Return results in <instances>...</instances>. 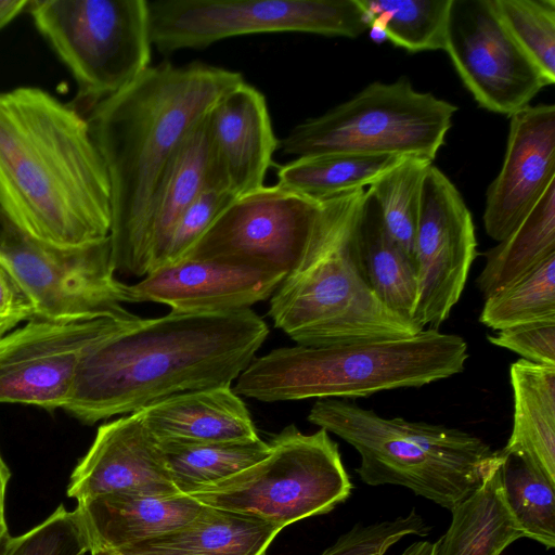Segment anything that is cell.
<instances>
[{
	"instance_id": "cell-1",
	"label": "cell",
	"mask_w": 555,
	"mask_h": 555,
	"mask_svg": "<svg viewBox=\"0 0 555 555\" xmlns=\"http://www.w3.org/2000/svg\"><path fill=\"white\" fill-rule=\"evenodd\" d=\"M243 81L240 73L225 68L166 62L150 66L85 114L109 179L116 272L150 273L149 219L163 172L215 103Z\"/></svg>"
},
{
	"instance_id": "cell-2",
	"label": "cell",
	"mask_w": 555,
	"mask_h": 555,
	"mask_svg": "<svg viewBox=\"0 0 555 555\" xmlns=\"http://www.w3.org/2000/svg\"><path fill=\"white\" fill-rule=\"evenodd\" d=\"M0 221L61 247L109 236V179L87 117L40 88L0 93Z\"/></svg>"
},
{
	"instance_id": "cell-3",
	"label": "cell",
	"mask_w": 555,
	"mask_h": 555,
	"mask_svg": "<svg viewBox=\"0 0 555 555\" xmlns=\"http://www.w3.org/2000/svg\"><path fill=\"white\" fill-rule=\"evenodd\" d=\"M268 333L251 309L139 317L87 352L63 410L92 425L177 395L231 386Z\"/></svg>"
},
{
	"instance_id": "cell-4",
	"label": "cell",
	"mask_w": 555,
	"mask_h": 555,
	"mask_svg": "<svg viewBox=\"0 0 555 555\" xmlns=\"http://www.w3.org/2000/svg\"><path fill=\"white\" fill-rule=\"evenodd\" d=\"M364 193L328 199L319 232L270 297L274 326L298 345L398 339L423 331L384 305L362 273L356 233Z\"/></svg>"
},
{
	"instance_id": "cell-5",
	"label": "cell",
	"mask_w": 555,
	"mask_h": 555,
	"mask_svg": "<svg viewBox=\"0 0 555 555\" xmlns=\"http://www.w3.org/2000/svg\"><path fill=\"white\" fill-rule=\"evenodd\" d=\"M467 359L463 337L434 328L398 339L297 345L254 359L233 390L262 402L362 398L451 377L464 370Z\"/></svg>"
},
{
	"instance_id": "cell-6",
	"label": "cell",
	"mask_w": 555,
	"mask_h": 555,
	"mask_svg": "<svg viewBox=\"0 0 555 555\" xmlns=\"http://www.w3.org/2000/svg\"><path fill=\"white\" fill-rule=\"evenodd\" d=\"M308 421L358 451L356 472L366 485L401 486L449 511L504 459L461 429L384 417L341 399H319Z\"/></svg>"
},
{
	"instance_id": "cell-7",
	"label": "cell",
	"mask_w": 555,
	"mask_h": 555,
	"mask_svg": "<svg viewBox=\"0 0 555 555\" xmlns=\"http://www.w3.org/2000/svg\"><path fill=\"white\" fill-rule=\"evenodd\" d=\"M457 109L429 92L417 91L406 77L374 81L346 102L295 126L278 149L296 157L353 153L434 163Z\"/></svg>"
},
{
	"instance_id": "cell-8",
	"label": "cell",
	"mask_w": 555,
	"mask_h": 555,
	"mask_svg": "<svg viewBox=\"0 0 555 555\" xmlns=\"http://www.w3.org/2000/svg\"><path fill=\"white\" fill-rule=\"evenodd\" d=\"M263 460L188 495L203 505L256 517L284 529L330 513L350 495L352 483L338 444L320 428L288 425L269 442Z\"/></svg>"
},
{
	"instance_id": "cell-9",
	"label": "cell",
	"mask_w": 555,
	"mask_h": 555,
	"mask_svg": "<svg viewBox=\"0 0 555 555\" xmlns=\"http://www.w3.org/2000/svg\"><path fill=\"white\" fill-rule=\"evenodd\" d=\"M26 9L73 74L82 114L151 66L147 0H29Z\"/></svg>"
},
{
	"instance_id": "cell-10",
	"label": "cell",
	"mask_w": 555,
	"mask_h": 555,
	"mask_svg": "<svg viewBox=\"0 0 555 555\" xmlns=\"http://www.w3.org/2000/svg\"><path fill=\"white\" fill-rule=\"evenodd\" d=\"M153 47L163 54L254 34L297 31L358 38L367 28L357 0L147 1Z\"/></svg>"
},
{
	"instance_id": "cell-11",
	"label": "cell",
	"mask_w": 555,
	"mask_h": 555,
	"mask_svg": "<svg viewBox=\"0 0 555 555\" xmlns=\"http://www.w3.org/2000/svg\"><path fill=\"white\" fill-rule=\"evenodd\" d=\"M0 261L30 297L36 318L80 321L131 318L129 285L112 260L109 236L77 247L37 241L0 221Z\"/></svg>"
},
{
	"instance_id": "cell-12",
	"label": "cell",
	"mask_w": 555,
	"mask_h": 555,
	"mask_svg": "<svg viewBox=\"0 0 555 555\" xmlns=\"http://www.w3.org/2000/svg\"><path fill=\"white\" fill-rule=\"evenodd\" d=\"M328 199L263 185L235 198L183 258L238 260L287 274L319 232Z\"/></svg>"
},
{
	"instance_id": "cell-13",
	"label": "cell",
	"mask_w": 555,
	"mask_h": 555,
	"mask_svg": "<svg viewBox=\"0 0 555 555\" xmlns=\"http://www.w3.org/2000/svg\"><path fill=\"white\" fill-rule=\"evenodd\" d=\"M138 318L33 319L8 333L0 338V403L63 409L87 352Z\"/></svg>"
},
{
	"instance_id": "cell-14",
	"label": "cell",
	"mask_w": 555,
	"mask_h": 555,
	"mask_svg": "<svg viewBox=\"0 0 555 555\" xmlns=\"http://www.w3.org/2000/svg\"><path fill=\"white\" fill-rule=\"evenodd\" d=\"M473 216L451 180L429 165L423 181L415 235L417 296L413 322L439 326L460 300L477 256Z\"/></svg>"
},
{
	"instance_id": "cell-15",
	"label": "cell",
	"mask_w": 555,
	"mask_h": 555,
	"mask_svg": "<svg viewBox=\"0 0 555 555\" xmlns=\"http://www.w3.org/2000/svg\"><path fill=\"white\" fill-rule=\"evenodd\" d=\"M443 51L474 100L491 113L511 117L550 86L491 0H452Z\"/></svg>"
},
{
	"instance_id": "cell-16",
	"label": "cell",
	"mask_w": 555,
	"mask_h": 555,
	"mask_svg": "<svg viewBox=\"0 0 555 555\" xmlns=\"http://www.w3.org/2000/svg\"><path fill=\"white\" fill-rule=\"evenodd\" d=\"M285 272L238 260L182 258L129 285L131 302H158L176 313H228L270 298Z\"/></svg>"
},
{
	"instance_id": "cell-17",
	"label": "cell",
	"mask_w": 555,
	"mask_h": 555,
	"mask_svg": "<svg viewBox=\"0 0 555 555\" xmlns=\"http://www.w3.org/2000/svg\"><path fill=\"white\" fill-rule=\"evenodd\" d=\"M207 185L235 198L264 185L279 141L263 94L243 81L205 117Z\"/></svg>"
},
{
	"instance_id": "cell-18",
	"label": "cell",
	"mask_w": 555,
	"mask_h": 555,
	"mask_svg": "<svg viewBox=\"0 0 555 555\" xmlns=\"http://www.w3.org/2000/svg\"><path fill=\"white\" fill-rule=\"evenodd\" d=\"M555 180V105H528L509 117L502 167L486 192L483 227L502 241Z\"/></svg>"
},
{
	"instance_id": "cell-19",
	"label": "cell",
	"mask_w": 555,
	"mask_h": 555,
	"mask_svg": "<svg viewBox=\"0 0 555 555\" xmlns=\"http://www.w3.org/2000/svg\"><path fill=\"white\" fill-rule=\"evenodd\" d=\"M114 492L180 493L158 441L145 426L140 411L98 428L93 443L75 467L67 488V495L77 501Z\"/></svg>"
},
{
	"instance_id": "cell-20",
	"label": "cell",
	"mask_w": 555,
	"mask_h": 555,
	"mask_svg": "<svg viewBox=\"0 0 555 555\" xmlns=\"http://www.w3.org/2000/svg\"><path fill=\"white\" fill-rule=\"evenodd\" d=\"M203 504L188 494L114 492L78 501L75 508L91 551L118 552L191 521ZM89 552V553H90Z\"/></svg>"
},
{
	"instance_id": "cell-21",
	"label": "cell",
	"mask_w": 555,
	"mask_h": 555,
	"mask_svg": "<svg viewBox=\"0 0 555 555\" xmlns=\"http://www.w3.org/2000/svg\"><path fill=\"white\" fill-rule=\"evenodd\" d=\"M140 412L158 441L219 442L259 438L246 405L231 386L177 395Z\"/></svg>"
},
{
	"instance_id": "cell-22",
	"label": "cell",
	"mask_w": 555,
	"mask_h": 555,
	"mask_svg": "<svg viewBox=\"0 0 555 555\" xmlns=\"http://www.w3.org/2000/svg\"><path fill=\"white\" fill-rule=\"evenodd\" d=\"M281 527L204 505L191 521L132 544L121 555H264Z\"/></svg>"
},
{
	"instance_id": "cell-23",
	"label": "cell",
	"mask_w": 555,
	"mask_h": 555,
	"mask_svg": "<svg viewBox=\"0 0 555 555\" xmlns=\"http://www.w3.org/2000/svg\"><path fill=\"white\" fill-rule=\"evenodd\" d=\"M509 377L513 428L501 451L524 459L555 485V366L519 359Z\"/></svg>"
},
{
	"instance_id": "cell-24",
	"label": "cell",
	"mask_w": 555,
	"mask_h": 555,
	"mask_svg": "<svg viewBox=\"0 0 555 555\" xmlns=\"http://www.w3.org/2000/svg\"><path fill=\"white\" fill-rule=\"evenodd\" d=\"M503 461L480 487L450 509L451 524L434 543V555H501L508 545L524 538L505 498Z\"/></svg>"
},
{
	"instance_id": "cell-25",
	"label": "cell",
	"mask_w": 555,
	"mask_h": 555,
	"mask_svg": "<svg viewBox=\"0 0 555 555\" xmlns=\"http://www.w3.org/2000/svg\"><path fill=\"white\" fill-rule=\"evenodd\" d=\"M356 240L360 267L373 293L390 310L413 321L417 296L415 262L389 235L367 190L359 211Z\"/></svg>"
},
{
	"instance_id": "cell-26",
	"label": "cell",
	"mask_w": 555,
	"mask_h": 555,
	"mask_svg": "<svg viewBox=\"0 0 555 555\" xmlns=\"http://www.w3.org/2000/svg\"><path fill=\"white\" fill-rule=\"evenodd\" d=\"M555 254V180L525 218L485 253L476 285L483 297L516 283Z\"/></svg>"
},
{
	"instance_id": "cell-27",
	"label": "cell",
	"mask_w": 555,
	"mask_h": 555,
	"mask_svg": "<svg viewBox=\"0 0 555 555\" xmlns=\"http://www.w3.org/2000/svg\"><path fill=\"white\" fill-rule=\"evenodd\" d=\"M207 170L208 151L204 118L180 144L155 191L149 219L151 271L158 266L176 222L207 186Z\"/></svg>"
},
{
	"instance_id": "cell-28",
	"label": "cell",
	"mask_w": 555,
	"mask_h": 555,
	"mask_svg": "<svg viewBox=\"0 0 555 555\" xmlns=\"http://www.w3.org/2000/svg\"><path fill=\"white\" fill-rule=\"evenodd\" d=\"M405 157L324 153L296 157L278 169L279 185L324 201L365 190Z\"/></svg>"
},
{
	"instance_id": "cell-29",
	"label": "cell",
	"mask_w": 555,
	"mask_h": 555,
	"mask_svg": "<svg viewBox=\"0 0 555 555\" xmlns=\"http://www.w3.org/2000/svg\"><path fill=\"white\" fill-rule=\"evenodd\" d=\"M158 444L172 482L182 494L237 474L270 452L269 443L260 438L219 442L158 441Z\"/></svg>"
},
{
	"instance_id": "cell-30",
	"label": "cell",
	"mask_w": 555,
	"mask_h": 555,
	"mask_svg": "<svg viewBox=\"0 0 555 555\" xmlns=\"http://www.w3.org/2000/svg\"><path fill=\"white\" fill-rule=\"evenodd\" d=\"M369 28L412 53L444 50L452 0H357Z\"/></svg>"
},
{
	"instance_id": "cell-31",
	"label": "cell",
	"mask_w": 555,
	"mask_h": 555,
	"mask_svg": "<svg viewBox=\"0 0 555 555\" xmlns=\"http://www.w3.org/2000/svg\"><path fill=\"white\" fill-rule=\"evenodd\" d=\"M479 322L495 331L555 323V254L516 283L486 297Z\"/></svg>"
},
{
	"instance_id": "cell-32",
	"label": "cell",
	"mask_w": 555,
	"mask_h": 555,
	"mask_svg": "<svg viewBox=\"0 0 555 555\" xmlns=\"http://www.w3.org/2000/svg\"><path fill=\"white\" fill-rule=\"evenodd\" d=\"M431 164L405 157L366 189L379 207L389 235L414 262L423 181Z\"/></svg>"
},
{
	"instance_id": "cell-33",
	"label": "cell",
	"mask_w": 555,
	"mask_h": 555,
	"mask_svg": "<svg viewBox=\"0 0 555 555\" xmlns=\"http://www.w3.org/2000/svg\"><path fill=\"white\" fill-rule=\"evenodd\" d=\"M507 504L524 538L555 546V485L521 457L505 455L501 467Z\"/></svg>"
},
{
	"instance_id": "cell-34",
	"label": "cell",
	"mask_w": 555,
	"mask_h": 555,
	"mask_svg": "<svg viewBox=\"0 0 555 555\" xmlns=\"http://www.w3.org/2000/svg\"><path fill=\"white\" fill-rule=\"evenodd\" d=\"M507 33L550 85L555 82V0H491Z\"/></svg>"
},
{
	"instance_id": "cell-35",
	"label": "cell",
	"mask_w": 555,
	"mask_h": 555,
	"mask_svg": "<svg viewBox=\"0 0 555 555\" xmlns=\"http://www.w3.org/2000/svg\"><path fill=\"white\" fill-rule=\"evenodd\" d=\"M90 545L78 513L60 505L47 519L0 544V555H85Z\"/></svg>"
},
{
	"instance_id": "cell-36",
	"label": "cell",
	"mask_w": 555,
	"mask_h": 555,
	"mask_svg": "<svg viewBox=\"0 0 555 555\" xmlns=\"http://www.w3.org/2000/svg\"><path fill=\"white\" fill-rule=\"evenodd\" d=\"M430 529L424 518L412 509L409 514L391 520L377 521L367 526L356 525L321 555H385L403 538L425 537Z\"/></svg>"
},
{
	"instance_id": "cell-37",
	"label": "cell",
	"mask_w": 555,
	"mask_h": 555,
	"mask_svg": "<svg viewBox=\"0 0 555 555\" xmlns=\"http://www.w3.org/2000/svg\"><path fill=\"white\" fill-rule=\"evenodd\" d=\"M234 199L230 193L207 185L176 222L156 268L183 258Z\"/></svg>"
},
{
	"instance_id": "cell-38",
	"label": "cell",
	"mask_w": 555,
	"mask_h": 555,
	"mask_svg": "<svg viewBox=\"0 0 555 555\" xmlns=\"http://www.w3.org/2000/svg\"><path fill=\"white\" fill-rule=\"evenodd\" d=\"M490 344L508 349L527 361L555 366V323H532L489 335Z\"/></svg>"
},
{
	"instance_id": "cell-39",
	"label": "cell",
	"mask_w": 555,
	"mask_h": 555,
	"mask_svg": "<svg viewBox=\"0 0 555 555\" xmlns=\"http://www.w3.org/2000/svg\"><path fill=\"white\" fill-rule=\"evenodd\" d=\"M36 318L35 306L13 275L0 261V338L12 332L20 323Z\"/></svg>"
},
{
	"instance_id": "cell-40",
	"label": "cell",
	"mask_w": 555,
	"mask_h": 555,
	"mask_svg": "<svg viewBox=\"0 0 555 555\" xmlns=\"http://www.w3.org/2000/svg\"><path fill=\"white\" fill-rule=\"evenodd\" d=\"M29 0H0V29L23 12Z\"/></svg>"
},
{
	"instance_id": "cell-41",
	"label": "cell",
	"mask_w": 555,
	"mask_h": 555,
	"mask_svg": "<svg viewBox=\"0 0 555 555\" xmlns=\"http://www.w3.org/2000/svg\"><path fill=\"white\" fill-rule=\"evenodd\" d=\"M399 555H434V543L429 541L413 542Z\"/></svg>"
},
{
	"instance_id": "cell-42",
	"label": "cell",
	"mask_w": 555,
	"mask_h": 555,
	"mask_svg": "<svg viewBox=\"0 0 555 555\" xmlns=\"http://www.w3.org/2000/svg\"><path fill=\"white\" fill-rule=\"evenodd\" d=\"M10 476V470L0 455V501L2 502H4L5 489Z\"/></svg>"
},
{
	"instance_id": "cell-43",
	"label": "cell",
	"mask_w": 555,
	"mask_h": 555,
	"mask_svg": "<svg viewBox=\"0 0 555 555\" xmlns=\"http://www.w3.org/2000/svg\"><path fill=\"white\" fill-rule=\"evenodd\" d=\"M8 526L4 517V502L0 501V544L8 538Z\"/></svg>"
},
{
	"instance_id": "cell-44",
	"label": "cell",
	"mask_w": 555,
	"mask_h": 555,
	"mask_svg": "<svg viewBox=\"0 0 555 555\" xmlns=\"http://www.w3.org/2000/svg\"><path fill=\"white\" fill-rule=\"evenodd\" d=\"M90 555H121V554L115 553V552H111V551L96 550V551H91Z\"/></svg>"
}]
</instances>
